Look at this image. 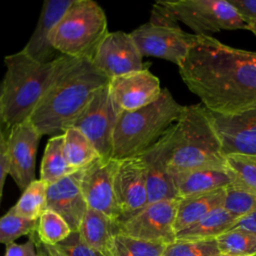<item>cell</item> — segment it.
<instances>
[{
	"mask_svg": "<svg viewBox=\"0 0 256 256\" xmlns=\"http://www.w3.org/2000/svg\"><path fill=\"white\" fill-rule=\"evenodd\" d=\"M232 228H242L256 235V212L238 218Z\"/></svg>",
	"mask_w": 256,
	"mask_h": 256,
	"instance_id": "38",
	"label": "cell"
},
{
	"mask_svg": "<svg viewBox=\"0 0 256 256\" xmlns=\"http://www.w3.org/2000/svg\"><path fill=\"white\" fill-rule=\"evenodd\" d=\"M223 208L236 218L254 213L256 212V193L232 183L225 188Z\"/></svg>",
	"mask_w": 256,
	"mask_h": 256,
	"instance_id": "31",
	"label": "cell"
},
{
	"mask_svg": "<svg viewBox=\"0 0 256 256\" xmlns=\"http://www.w3.org/2000/svg\"><path fill=\"white\" fill-rule=\"evenodd\" d=\"M41 137L30 119L12 127L7 136L9 176L21 191L36 180L35 162Z\"/></svg>",
	"mask_w": 256,
	"mask_h": 256,
	"instance_id": "13",
	"label": "cell"
},
{
	"mask_svg": "<svg viewBox=\"0 0 256 256\" xmlns=\"http://www.w3.org/2000/svg\"><path fill=\"white\" fill-rule=\"evenodd\" d=\"M34 235L30 236V239L23 244H18L15 242L6 245L4 256H43L41 253H37L35 249Z\"/></svg>",
	"mask_w": 256,
	"mask_h": 256,
	"instance_id": "35",
	"label": "cell"
},
{
	"mask_svg": "<svg viewBox=\"0 0 256 256\" xmlns=\"http://www.w3.org/2000/svg\"><path fill=\"white\" fill-rule=\"evenodd\" d=\"M37 221L19 216L10 210L0 217V244H9L24 235L36 233Z\"/></svg>",
	"mask_w": 256,
	"mask_h": 256,
	"instance_id": "33",
	"label": "cell"
},
{
	"mask_svg": "<svg viewBox=\"0 0 256 256\" xmlns=\"http://www.w3.org/2000/svg\"><path fill=\"white\" fill-rule=\"evenodd\" d=\"M170 174L226 167L225 156L209 111L202 104L184 106L170 126Z\"/></svg>",
	"mask_w": 256,
	"mask_h": 256,
	"instance_id": "4",
	"label": "cell"
},
{
	"mask_svg": "<svg viewBox=\"0 0 256 256\" xmlns=\"http://www.w3.org/2000/svg\"><path fill=\"white\" fill-rule=\"evenodd\" d=\"M209 115L220 138L224 156H256V109L234 115L209 111Z\"/></svg>",
	"mask_w": 256,
	"mask_h": 256,
	"instance_id": "16",
	"label": "cell"
},
{
	"mask_svg": "<svg viewBox=\"0 0 256 256\" xmlns=\"http://www.w3.org/2000/svg\"><path fill=\"white\" fill-rule=\"evenodd\" d=\"M238 218L230 214L225 208L219 207L208 213L191 226L176 233L178 240H206L216 239L230 230Z\"/></svg>",
	"mask_w": 256,
	"mask_h": 256,
	"instance_id": "23",
	"label": "cell"
},
{
	"mask_svg": "<svg viewBox=\"0 0 256 256\" xmlns=\"http://www.w3.org/2000/svg\"><path fill=\"white\" fill-rule=\"evenodd\" d=\"M247 23H248V30L256 36V19L248 20Z\"/></svg>",
	"mask_w": 256,
	"mask_h": 256,
	"instance_id": "40",
	"label": "cell"
},
{
	"mask_svg": "<svg viewBox=\"0 0 256 256\" xmlns=\"http://www.w3.org/2000/svg\"><path fill=\"white\" fill-rule=\"evenodd\" d=\"M117 159L99 158L82 169L80 186L89 208L97 210L114 221L121 218L114 191V173Z\"/></svg>",
	"mask_w": 256,
	"mask_h": 256,
	"instance_id": "12",
	"label": "cell"
},
{
	"mask_svg": "<svg viewBox=\"0 0 256 256\" xmlns=\"http://www.w3.org/2000/svg\"><path fill=\"white\" fill-rule=\"evenodd\" d=\"M224 198L225 188L179 199L174 224L176 233L196 223L214 209L222 207Z\"/></svg>",
	"mask_w": 256,
	"mask_h": 256,
	"instance_id": "21",
	"label": "cell"
},
{
	"mask_svg": "<svg viewBox=\"0 0 256 256\" xmlns=\"http://www.w3.org/2000/svg\"><path fill=\"white\" fill-rule=\"evenodd\" d=\"M219 251L228 256H255L256 235L242 228H231L216 238Z\"/></svg>",
	"mask_w": 256,
	"mask_h": 256,
	"instance_id": "28",
	"label": "cell"
},
{
	"mask_svg": "<svg viewBox=\"0 0 256 256\" xmlns=\"http://www.w3.org/2000/svg\"><path fill=\"white\" fill-rule=\"evenodd\" d=\"M171 176L178 199L209 193L233 183L227 167L201 168Z\"/></svg>",
	"mask_w": 256,
	"mask_h": 256,
	"instance_id": "20",
	"label": "cell"
},
{
	"mask_svg": "<svg viewBox=\"0 0 256 256\" xmlns=\"http://www.w3.org/2000/svg\"><path fill=\"white\" fill-rule=\"evenodd\" d=\"M91 62L109 80L148 68L130 33L123 31L108 32Z\"/></svg>",
	"mask_w": 256,
	"mask_h": 256,
	"instance_id": "11",
	"label": "cell"
},
{
	"mask_svg": "<svg viewBox=\"0 0 256 256\" xmlns=\"http://www.w3.org/2000/svg\"><path fill=\"white\" fill-rule=\"evenodd\" d=\"M179 199L149 203L134 215L116 222V233L168 245L176 240L175 218Z\"/></svg>",
	"mask_w": 256,
	"mask_h": 256,
	"instance_id": "10",
	"label": "cell"
},
{
	"mask_svg": "<svg viewBox=\"0 0 256 256\" xmlns=\"http://www.w3.org/2000/svg\"><path fill=\"white\" fill-rule=\"evenodd\" d=\"M116 222L105 214L88 207L77 233L87 245L109 255L110 243L116 233Z\"/></svg>",
	"mask_w": 256,
	"mask_h": 256,
	"instance_id": "22",
	"label": "cell"
},
{
	"mask_svg": "<svg viewBox=\"0 0 256 256\" xmlns=\"http://www.w3.org/2000/svg\"><path fill=\"white\" fill-rule=\"evenodd\" d=\"M73 2L74 0L44 1L36 27L21 51L41 63H47L58 58L60 55H57L58 52L53 48L50 36L56 24Z\"/></svg>",
	"mask_w": 256,
	"mask_h": 256,
	"instance_id": "19",
	"label": "cell"
},
{
	"mask_svg": "<svg viewBox=\"0 0 256 256\" xmlns=\"http://www.w3.org/2000/svg\"><path fill=\"white\" fill-rule=\"evenodd\" d=\"M225 160L233 184L256 193V156L232 154Z\"/></svg>",
	"mask_w": 256,
	"mask_h": 256,
	"instance_id": "30",
	"label": "cell"
},
{
	"mask_svg": "<svg viewBox=\"0 0 256 256\" xmlns=\"http://www.w3.org/2000/svg\"><path fill=\"white\" fill-rule=\"evenodd\" d=\"M1 91H2V87H1V83H0V136L5 133L4 127H5V122H4V117H3V111H2V104H1ZM6 128V127H5Z\"/></svg>",
	"mask_w": 256,
	"mask_h": 256,
	"instance_id": "39",
	"label": "cell"
},
{
	"mask_svg": "<svg viewBox=\"0 0 256 256\" xmlns=\"http://www.w3.org/2000/svg\"><path fill=\"white\" fill-rule=\"evenodd\" d=\"M142 56L156 57L176 64L184 62L196 39L178 24L150 21L130 32Z\"/></svg>",
	"mask_w": 256,
	"mask_h": 256,
	"instance_id": "8",
	"label": "cell"
},
{
	"mask_svg": "<svg viewBox=\"0 0 256 256\" xmlns=\"http://www.w3.org/2000/svg\"><path fill=\"white\" fill-rule=\"evenodd\" d=\"M184 105L179 104L167 88L157 100L147 106L121 111L113 134L112 158L141 155L156 143L178 119Z\"/></svg>",
	"mask_w": 256,
	"mask_h": 256,
	"instance_id": "5",
	"label": "cell"
},
{
	"mask_svg": "<svg viewBox=\"0 0 256 256\" xmlns=\"http://www.w3.org/2000/svg\"><path fill=\"white\" fill-rule=\"evenodd\" d=\"M169 128L156 143L140 155L146 169L148 204L163 200L178 199L168 167L170 156Z\"/></svg>",
	"mask_w": 256,
	"mask_h": 256,
	"instance_id": "17",
	"label": "cell"
},
{
	"mask_svg": "<svg viewBox=\"0 0 256 256\" xmlns=\"http://www.w3.org/2000/svg\"><path fill=\"white\" fill-rule=\"evenodd\" d=\"M216 239L178 240L166 245L162 256H220Z\"/></svg>",
	"mask_w": 256,
	"mask_h": 256,
	"instance_id": "32",
	"label": "cell"
},
{
	"mask_svg": "<svg viewBox=\"0 0 256 256\" xmlns=\"http://www.w3.org/2000/svg\"><path fill=\"white\" fill-rule=\"evenodd\" d=\"M166 245L115 233L112 237L109 256H162Z\"/></svg>",
	"mask_w": 256,
	"mask_h": 256,
	"instance_id": "27",
	"label": "cell"
},
{
	"mask_svg": "<svg viewBox=\"0 0 256 256\" xmlns=\"http://www.w3.org/2000/svg\"><path fill=\"white\" fill-rule=\"evenodd\" d=\"M10 171V161L8 156V148H7V135L3 133L0 136V203L3 195L4 183L7 175H9Z\"/></svg>",
	"mask_w": 256,
	"mask_h": 256,
	"instance_id": "36",
	"label": "cell"
},
{
	"mask_svg": "<svg viewBox=\"0 0 256 256\" xmlns=\"http://www.w3.org/2000/svg\"><path fill=\"white\" fill-rule=\"evenodd\" d=\"M108 81L91 60L70 57L35 108L30 121L42 136L63 134L71 127L95 92Z\"/></svg>",
	"mask_w": 256,
	"mask_h": 256,
	"instance_id": "2",
	"label": "cell"
},
{
	"mask_svg": "<svg viewBox=\"0 0 256 256\" xmlns=\"http://www.w3.org/2000/svg\"><path fill=\"white\" fill-rule=\"evenodd\" d=\"M68 223L58 213L46 209L37 220L36 233L41 244L54 246L72 234Z\"/></svg>",
	"mask_w": 256,
	"mask_h": 256,
	"instance_id": "29",
	"label": "cell"
},
{
	"mask_svg": "<svg viewBox=\"0 0 256 256\" xmlns=\"http://www.w3.org/2000/svg\"><path fill=\"white\" fill-rule=\"evenodd\" d=\"M107 84L95 92L71 125L87 136L104 159L112 158L113 134L120 114L111 99Z\"/></svg>",
	"mask_w": 256,
	"mask_h": 256,
	"instance_id": "9",
	"label": "cell"
},
{
	"mask_svg": "<svg viewBox=\"0 0 256 256\" xmlns=\"http://www.w3.org/2000/svg\"><path fill=\"white\" fill-rule=\"evenodd\" d=\"M220 256H228V255H223V254H221Z\"/></svg>",
	"mask_w": 256,
	"mask_h": 256,
	"instance_id": "41",
	"label": "cell"
},
{
	"mask_svg": "<svg viewBox=\"0 0 256 256\" xmlns=\"http://www.w3.org/2000/svg\"><path fill=\"white\" fill-rule=\"evenodd\" d=\"M107 86L111 99L120 112L149 105L159 98L163 90L158 77L148 68L112 78Z\"/></svg>",
	"mask_w": 256,
	"mask_h": 256,
	"instance_id": "15",
	"label": "cell"
},
{
	"mask_svg": "<svg viewBox=\"0 0 256 256\" xmlns=\"http://www.w3.org/2000/svg\"><path fill=\"white\" fill-rule=\"evenodd\" d=\"M150 21L183 23L195 36L222 30H248V23L229 0H174L153 4Z\"/></svg>",
	"mask_w": 256,
	"mask_h": 256,
	"instance_id": "7",
	"label": "cell"
},
{
	"mask_svg": "<svg viewBox=\"0 0 256 256\" xmlns=\"http://www.w3.org/2000/svg\"><path fill=\"white\" fill-rule=\"evenodd\" d=\"M64 135L50 137L41 161L40 178L47 185L55 183L75 172L67 163L64 156Z\"/></svg>",
	"mask_w": 256,
	"mask_h": 256,
	"instance_id": "25",
	"label": "cell"
},
{
	"mask_svg": "<svg viewBox=\"0 0 256 256\" xmlns=\"http://www.w3.org/2000/svg\"><path fill=\"white\" fill-rule=\"evenodd\" d=\"M47 184L41 179L34 180L22 191L18 201L9 210L30 220H38L46 210Z\"/></svg>",
	"mask_w": 256,
	"mask_h": 256,
	"instance_id": "26",
	"label": "cell"
},
{
	"mask_svg": "<svg viewBox=\"0 0 256 256\" xmlns=\"http://www.w3.org/2000/svg\"><path fill=\"white\" fill-rule=\"evenodd\" d=\"M104 10L93 0H74L54 27L50 42L61 55L91 60L108 34Z\"/></svg>",
	"mask_w": 256,
	"mask_h": 256,
	"instance_id": "6",
	"label": "cell"
},
{
	"mask_svg": "<svg viewBox=\"0 0 256 256\" xmlns=\"http://www.w3.org/2000/svg\"><path fill=\"white\" fill-rule=\"evenodd\" d=\"M81 174L82 169L49 184L46 193V209L63 217L73 232H77L88 208L81 191Z\"/></svg>",
	"mask_w": 256,
	"mask_h": 256,
	"instance_id": "18",
	"label": "cell"
},
{
	"mask_svg": "<svg viewBox=\"0 0 256 256\" xmlns=\"http://www.w3.org/2000/svg\"><path fill=\"white\" fill-rule=\"evenodd\" d=\"M179 74L202 105L222 115L256 109V52L196 36Z\"/></svg>",
	"mask_w": 256,
	"mask_h": 256,
	"instance_id": "1",
	"label": "cell"
},
{
	"mask_svg": "<svg viewBox=\"0 0 256 256\" xmlns=\"http://www.w3.org/2000/svg\"><path fill=\"white\" fill-rule=\"evenodd\" d=\"M41 246L45 252L41 253L43 256H109L87 245L77 232H72L67 239L54 246Z\"/></svg>",
	"mask_w": 256,
	"mask_h": 256,
	"instance_id": "34",
	"label": "cell"
},
{
	"mask_svg": "<svg viewBox=\"0 0 256 256\" xmlns=\"http://www.w3.org/2000/svg\"><path fill=\"white\" fill-rule=\"evenodd\" d=\"M114 191L121 219L130 217L148 205L146 169L142 157L117 159Z\"/></svg>",
	"mask_w": 256,
	"mask_h": 256,
	"instance_id": "14",
	"label": "cell"
},
{
	"mask_svg": "<svg viewBox=\"0 0 256 256\" xmlns=\"http://www.w3.org/2000/svg\"><path fill=\"white\" fill-rule=\"evenodd\" d=\"M64 156L75 171L84 169L101 158L92 142L79 129L70 127L64 133Z\"/></svg>",
	"mask_w": 256,
	"mask_h": 256,
	"instance_id": "24",
	"label": "cell"
},
{
	"mask_svg": "<svg viewBox=\"0 0 256 256\" xmlns=\"http://www.w3.org/2000/svg\"><path fill=\"white\" fill-rule=\"evenodd\" d=\"M70 57L60 55L47 63L38 62L21 50L4 58L5 74L0 82L1 104L6 129L30 119L35 108L64 69Z\"/></svg>",
	"mask_w": 256,
	"mask_h": 256,
	"instance_id": "3",
	"label": "cell"
},
{
	"mask_svg": "<svg viewBox=\"0 0 256 256\" xmlns=\"http://www.w3.org/2000/svg\"><path fill=\"white\" fill-rule=\"evenodd\" d=\"M238 13L247 22L256 19V0H229Z\"/></svg>",
	"mask_w": 256,
	"mask_h": 256,
	"instance_id": "37",
	"label": "cell"
},
{
	"mask_svg": "<svg viewBox=\"0 0 256 256\" xmlns=\"http://www.w3.org/2000/svg\"><path fill=\"white\" fill-rule=\"evenodd\" d=\"M255 256H256V255H255Z\"/></svg>",
	"mask_w": 256,
	"mask_h": 256,
	"instance_id": "42",
	"label": "cell"
}]
</instances>
